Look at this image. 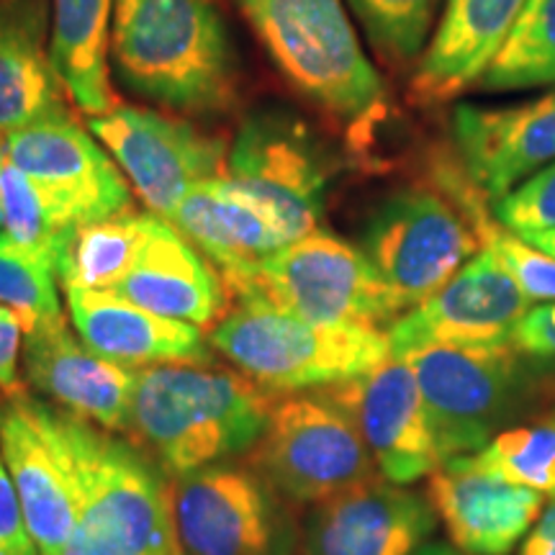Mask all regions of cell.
<instances>
[{
  "label": "cell",
  "instance_id": "13",
  "mask_svg": "<svg viewBox=\"0 0 555 555\" xmlns=\"http://www.w3.org/2000/svg\"><path fill=\"white\" fill-rule=\"evenodd\" d=\"M356 422L386 481L406 486L442 466L412 365L391 356L365 376L317 388Z\"/></svg>",
  "mask_w": 555,
  "mask_h": 555
},
{
  "label": "cell",
  "instance_id": "26",
  "mask_svg": "<svg viewBox=\"0 0 555 555\" xmlns=\"http://www.w3.org/2000/svg\"><path fill=\"white\" fill-rule=\"evenodd\" d=\"M111 13L114 0H52L54 69L67 99L88 116L116 108L108 86Z\"/></svg>",
  "mask_w": 555,
  "mask_h": 555
},
{
  "label": "cell",
  "instance_id": "21",
  "mask_svg": "<svg viewBox=\"0 0 555 555\" xmlns=\"http://www.w3.org/2000/svg\"><path fill=\"white\" fill-rule=\"evenodd\" d=\"M69 319L82 343L131 371L165 363H208L201 327L137 307L116 291L65 288Z\"/></svg>",
  "mask_w": 555,
  "mask_h": 555
},
{
  "label": "cell",
  "instance_id": "18",
  "mask_svg": "<svg viewBox=\"0 0 555 555\" xmlns=\"http://www.w3.org/2000/svg\"><path fill=\"white\" fill-rule=\"evenodd\" d=\"M0 453L11 470L39 555H57L75 532L80 506L39 399L26 397L24 391L5 393L0 401Z\"/></svg>",
  "mask_w": 555,
  "mask_h": 555
},
{
  "label": "cell",
  "instance_id": "9",
  "mask_svg": "<svg viewBox=\"0 0 555 555\" xmlns=\"http://www.w3.org/2000/svg\"><path fill=\"white\" fill-rule=\"evenodd\" d=\"M170 502L183 555H296L301 547L291 504L247 461L170 478Z\"/></svg>",
  "mask_w": 555,
  "mask_h": 555
},
{
  "label": "cell",
  "instance_id": "33",
  "mask_svg": "<svg viewBox=\"0 0 555 555\" xmlns=\"http://www.w3.org/2000/svg\"><path fill=\"white\" fill-rule=\"evenodd\" d=\"M491 214L499 224L517 234L555 229V163L491 204Z\"/></svg>",
  "mask_w": 555,
  "mask_h": 555
},
{
  "label": "cell",
  "instance_id": "32",
  "mask_svg": "<svg viewBox=\"0 0 555 555\" xmlns=\"http://www.w3.org/2000/svg\"><path fill=\"white\" fill-rule=\"evenodd\" d=\"M57 278L50 258L24 249L0 232V307L16 311L26 332L62 317Z\"/></svg>",
  "mask_w": 555,
  "mask_h": 555
},
{
  "label": "cell",
  "instance_id": "28",
  "mask_svg": "<svg viewBox=\"0 0 555 555\" xmlns=\"http://www.w3.org/2000/svg\"><path fill=\"white\" fill-rule=\"evenodd\" d=\"M555 86V0H527L478 88L512 93Z\"/></svg>",
  "mask_w": 555,
  "mask_h": 555
},
{
  "label": "cell",
  "instance_id": "37",
  "mask_svg": "<svg viewBox=\"0 0 555 555\" xmlns=\"http://www.w3.org/2000/svg\"><path fill=\"white\" fill-rule=\"evenodd\" d=\"M519 555H555V496L525 535Z\"/></svg>",
  "mask_w": 555,
  "mask_h": 555
},
{
  "label": "cell",
  "instance_id": "27",
  "mask_svg": "<svg viewBox=\"0 0 555 555\" xmlns=\"http://www.w3.org/2000/svg\"><path fill=\"white\" fill-rule=\"evenodd\" d=\"M152 211H127L80 227L62 253L57 275L62 288L116 291L129 275L150 234Z\"/></svg>",
  "mask_w": 555,
  "mask_h": 555
},
{
  "label": "cell",
  "instance_id": "29",
  "mask_svg": "<svg viewBox=\"0 0 555 555\" xmlns=\"http://www.w3.org/2000/svg\"><path fill=\"white\" fill-rule=\"evenodd\" d=\"M0 217H3L0 232L5 237L24 249L44 255L57 268L69 237L78 232L57 201L9 157L3 159V172H0Z\"/></svg>",
  "mask_w": 555,
  "mask_h": 555
},
{
  "label": "cell",
  "instance_id": "4",
  "mask_svg": "<svg viewBox=\"0 0 555 555\" xmlns=\"http://www.w3.org/2000/svg\"><path fill=\"white\" fill-rule=\"evenodd\" d=\"M237 5L304 99L345 124L350 134H371L386 111L384 80L365 57L343 0H237Z\"/></svg>",
  "mask_w": 555,
  "mask_h": 555
},
{
  "label": "cell",
  "instance_id": "30",
  "mask_svg": "<svg viewBox=\"0 0 555 555\" xmlns=\"http://www.w3.org/2000/svg\"><path fill=\"white\" fill-rule=\"evenodd\" d=\"M373 52L401 67L425 50L440 0H347Z\"/></svg>",
  "mask_w": 555,
  "mask_h": 555
},
{
  "label": "cell",
  "instance_id": "5",
  "mask_svg": "<svg viewBox=\"0 0 555 555\" xmlns=\"http://www.w3.org/2000/svg\"><path fill=\"white\" fill-rule=\"evenodd\" d=\"M221 281L232 307L260 301L330 327L384 332L409 311L363 249L324 229Z\"/></svg>",
  "mask_w": 555,
  "mask_h": 555
},
{
  "label": "cell",
  "instance_id": "41",
  "mask_svg": "<svg viewBox=\"0 0 555 555\" xmlns=\"http://www.w3.org/2000/svg\"><path fill=\"white\" fill-rule=\"evenodd\" d=\"M0 555H18V553H11V551H3V547H0Z\"/></svg>",
  "mask_w": 555,
  "mask_h": 555
},
{
  "label": "cell",
  "instance_id": "11",
  "mask_svg": "<svg viewBox=\"0 0 555 555\" xmlns=\"http://www.w3.org/2000/svg\"><path fill=\"white\" fill-rule=\"evenodd\" d=\"M221 183L245 198L291 242L317 232L327 172L307 131L286 116H253L229 147Z\"/></svg>",
  "mask_w": 555,
  "mask_h": 555
},
{
  "label": "cell",
  "instance_id": "14",
  "mask_svg": "<svg viewBox=\"0 0 555 555\" xmlns=\"http://www.w3.org/2000/svg\"><path fill=\"white\" fill-rule=\"evenodd\" d=\"M3 152L57 201L78 229L131 211L129 180L73 116L11 131L3 137Z\"/></svg>",
  "mask_w": 555,
  "mask_h": 555
},
{
  "label": "cell",
  "instance_id": "2",
  "mask_svg": "<svg viewBox=\"0 0 555 555\" xmlns=\"http://www.w3.org/2000/svg\"><path fill=\"white\" fill-rule=\"evenodd\" d=\"M108 52L131 93L170 111L237 103V52L217 0H114Z\"/></svg>",
  "mask_w": 555,
  "mask_h": 555
},
{
  "label": "cell",
  "instance_id": "22",
  "mask_svg": "<svg viewBox=\"0 0 555 555\" xmlns=\"http://www.w3.org/2000/svg\"><path fill=\"white\" fill-rule=\"evenodd\" d=\"M116 294L159 317L211 330L229 307L219 270L157 214H152L139 260L116 286Z\"/></svg>",
  "mask_w": 555,
  "mask_h": 555
},
{
  "label": "cell",
  "instance_id": "6",
  "mask_svg": "<svg viewBox=\"0 0 555 555\" xmlns=\"http://www.w3.org/2000/svg\"><path fill=\"white\" fill-rule=\"evenodd\" d=\"M211 347L273 393L345 384L391 358L386 332L330 327L260 301L234 304L211 330Z\"/></svg>",
  "mask_w": 555,
  "mask_h": 555
},
{
  "label": "cell",
  "instance_id": "16",
  "mask_svg": "<svg viewBox=\"0 0 555 555\" xmlns=\"http://www.w3.org/2000/svg\"><path fill=\"white\" fill-rule=\"evenodd\" d=\"M437 515L420 491L384 476L324 499L304 519V555H414Z\"/></svg>",
  "mask_w": 555,
  "mask_h": 555
},
{
  "label": "cell",
  "instance_id": "8",
  "mask_svg": "<svg viewBox=\"0 0 555 555\" xmlns=\"http://www.w3.org/2000/svg\"><path fill=\"white\" fill-rule=\"evenodd\" d=\"M247 463L291 506H314L380 476L356 422L322 391L275 399Z\"/></svg>",
  "mask_w": 555,
  "mask_h": 555
},
{
  "label": "cell",
  "instance_id": "15",
  "mask_svg": "<svg viewBox=\"0 0 555 555\" xmlns=\"http://www.w3.org/2000/svg\"><path fill=\"white\" fill-rule=\"evenodd\" d=\"M530 296L489 249H478L437 294L409 309L386 332L391 356L422 345H502L527 311Z\"/></svg>",
  "mask_w": 555,
  "mask_h": 555
},
{
  "label": "cell",
  "instance_id": "23",
  "mask_svg": "<svg viewBox=\"0 0 555 555\" xmlns=\"http://www.w3.org/2000/svg\"><path fill=\"white\" fill-rule=\"evenodd\" d=\"M52 62V0H0V137L69 116Z\"/></svg>",
  "mask_w": 555,
  "mask_h": 555
},
{
  "label": "cell",
  "instance_id": "40",
  "mask_svg": "<svg viewBox=\"0 0 555 555\" xmlns=\"http://www.w3.org/2000/svg\"><path fill=\"white\" fill-rule=\"evenodd\" d=\"M3 159H5V152H3V137H0V172H3ZM0 229H3V217H0Z\"/></svg>",
  "mask_w": 555,
  "mask_h": 555
},
{
  "label": "cell",
  "instance_id": "3",
  "mask_svg": "<svg viewBox=\"0 0 555 555\" xmlns=\"http://www.w3.org/2000/svg\"><path fill=\"white\" fill-rule=\"evenodd\" d=\"M278 397L242 371L211 363L139 367L129 435L168 474L247 455Z\"/></svg>",
  "mask_w": 555,
  "mask_h": 555
},
{
  "label": "cell",
  "instance_id": "38",
  "mask_svg": "<svg viewBox=\"0 0 555 555\" xmlns=\"http://www.w3.org/2000/svg\"><path fill=\"white\" fill-rule=\"evenodd\" d=\"M519 237L555 258V229H545V232H527V234H519Z\"/></svg>",
  "mask_w": 555,
  "mask_h": 555
},
{
  "label": "cell",
  "instance_id": "1",
  "mask_svg": "<svg viewBox=\"0 0 555 555\" xmlns=\"http://www.w3.org/2000/svg\"><path fill=\"white\" fill-rule=\"evenodd\" d=\"M80 517L57 555H176L170 478L147 450L39 399Z\"/></svg>",
  "mask_w": 555,
  "mask_h": 555
},
{
  "label": "cell",
  "instance_id": "24",
  "mask_svg": "<svg viewBox=\"0 0 555 555\" xmlns=\"http://www.w3.org/2000/svg\"><path fill=\"white\" fill-rule=\"evenodd\" d=\"M527 0H446L440 26L412 78V99L440 106L483 78Z\"/></svg>",
  "mask_w": 555,
  "mask_h": 555
},
{
  "label": "cell",
  "instance_id": "20",
  "mask_svg": "<svg viewBox=\"0 0 555 555\" xmlns=\"http://www.w3.org/2000/svg\"><path fill=\"white\" fill-rule=\"evenodd\" d=\"M425 496L457 551L468 555H506L545 506V494L491 474L474 455L450 457L429 474Z\"/></svg>",
  "mask_w": 555,
  "mask_h": 555
},
{
  "label": "cell",
  "instance_id": "42",
  "mask_svg": "<svg viewBox=\"0 0 555 555\" xmlns=\"http://www.w3.org/2000/svg\"><path fill=\"white\" fill-rule=\"evenodd\" d=\"M176 555H183V553H180V551H178V553H176Z\"/></svg>",
  "mask_w": 555,
  "mask_h": 555
},
{
  "label": "cell",
  "instance_id": "12",
  "mask_svg": "<svg viewBox=\"0 0 555 555\" xmlns=\"http://www.w3.org/2000/svg\"><path fill=\"white\" fill-rule=\"evenodd\" d=\"M88 129L116 159L144 206L165 221L191 191L227 172L224 142L157 111L116 106L88 116Z\"/></svg>",
  "mask_w": 555,
  "mask_h": 555
},
{
  "label": "cell",
  "instance_id": "19",
  "mask_svg": "<svg viewBox=\"0 0 555 555\" xmlns=\"http://www.w3.org/2000/svg\"><path fill=\"white\" fill-rule=\"evenodd\" d=\"M21 367L26 386L50 399V404L111 433H129L137 371L90 350L67 327L65 314L26 332Z\"/></svg>",
  "mask_w": 555,
  "mask_h": 555
},
{
  "label": "cell",
  "instance_id": "35",
  "mask_svg": "<svg viewBox=\"0 0 555 555\" xmlns=\"http://www.w3.org/2000/svg\"><path fill=\"white\" fill-rule=\"evenodd\" d=\"M512 345L530 358L555 360V301L527 311L512 332Z\"/></svg>",
  "mask_w": 555,
  "mask_h": 555
},
{
  "label": "cell",
  "instance_id": "17",
  "mask_svg": "<svg viewBox=\"0 0 555 555\" xmlns=\"http://www.w3.org/2000/svg\"><path fill=\"white\" fill-rule=\"evenodd\" d=\"M453 134L463 172L496 204L555 163V90L517 106L463 103L453 114Z\"/></svg>",
  "mask_w": 555,
  "mask_h": 555
},
{
  "label": "cell",
  "instance_id": "34",
  "mask_svg": "<svg viewBox=\"0 0 555 555\" xmlns=\"http://www.w3.org/2000/svg\"><path fill=\"white\" fill-rule=\"evenodd\" d=\"M0 547L18 555H39L37 545L26 527L24 509H21L18 491L13 486L11 470L0 453Z\"/></svg>",
  "mask_w": 555,
  "mask_h": 555
},
{
  "label": "cell",
  "instance_id": "36",
  "mask_svg": "<svg viewBox=\"0 0 555 555\" xmlns=\"http://www.w3.org/2000/svg\"><path fill=\"white\" fill-rule=\"evenodd\" d=\"M24 335V322L16 311L0 307V391L3 393H21L26 388L18 367Z\"/></svg>",
  "mask_w": 555,
  "mask_h": 555
},
{
  "label": "cell",
  "instance_id": "25",
  "mask_svg": "<svg viewBox=\"0 0 555 555\" xmlns=\"http://www.w3.org/2000/svg\"><path fill=\"white\" fill-rule=\"evenodd\" d=\"M168 221L219 270L221 278L249 270L286 247L281 232L258 208L229 191L221 178L191 191Z\"/></svg>",
  "mask_w": 555,
  "mask_h": 555
},
{
  "label": "cell",
  "instance_id": "7",
  "mask_svg": "<svg viewBox=\"0 0 555 555\" xmlns=\"http://www.w3.org/2000/svg\"><path fill=\"white\" fill-rule=\"evenodd\" d=\"M525 352L502 345H422L412 365L442 463L470 455L504 433L532 391Z\"/></svg>",
  "mask_w": 555,
  "mask_h": 555
},
{
  "label": "cell",
  "instance_id": "10",
  "mask_svg": "<svg viewBox=\"0 0 555 555\" xmlns=\"http://www.w3.org/2000/svg\"><path fill=\"white\" fill-rule=\"evenodd\" d=\"M360 249L406 309L437 294L481 249L468 214L446 191L404 189L367 219Z\"/></svg>",
  "mask_w": 555,
  "mask_h": 555
},
{
  "label": "cell",
  "instance_id": "39",
  "mask_svg": "<svg viewBox=\"0 0 555 555\" xmlns=\"http://www.w3.org/2000/svg\"><path fill=\"white\" fill-rule=\"evenodd\" d=\"M414 555H463V553L455 551V547L446 545V543H425Z\"/></svg>",
  "mask_w": 555,
  "mask_h": 555
},
{
  "label": "cell",
  "instance_id": "31",
  "mask_svg": "<svg viewBox=\"0 0 555 555\" xmlns=\"http://www.w3.org/2000/svg\"><path fill=\"white\" fill-rule=\"evenodd\" d=\"M470 455L478 466L506 481L555 496V420L504 429Z\"/></svg>",
  "mask_w": 555,
  "mask_h": 555
}]
</instances>
